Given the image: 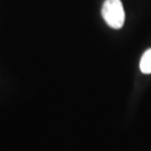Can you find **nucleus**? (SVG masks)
<instances>
[{
    "mask_svg": "<svg viewBox=\"0 0 151 151\" xmlns=\"http://www.w3.org/2000/svg\"><path fill=\"white\" fill-rule=\"evenodd\" d=\"M102 18L110 28L120 29L125 24V10L121 0H105L101 9Z\"/></svg>",
    "mask_w": 151,
    "mask_h": 151,
    "instance_id": "obj_1",
    "label": "nucleus"
},
{
    "mask_svg": "<svg viewBox=\"0 0 151 151\" xmlns=\"http://www.w3.org/2000/svg\"><path fill=\"white\" fill-rule=\"evenodd\" d=\"M139 68L140 71L143 74L146 75L151 74V48L147 49L143 53V55L141 56L139 62Z\"/></svg>",
    "mask_w": 151,
    "mask_h": 151,
    "instance_id": "obj_2",
    "label": "nucleus"
}]
</instances>
